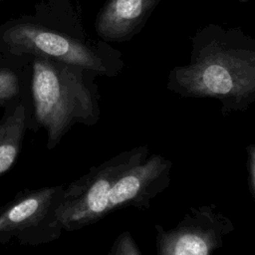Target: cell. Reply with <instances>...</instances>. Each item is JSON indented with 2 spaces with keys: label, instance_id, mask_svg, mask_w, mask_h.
Returning <instances> with one entry per match:
<instances>
[{
  "label": "cell",
  "instance_id": "obj_3",
  "mask_svg": "<svg viewBox=\"0 0 255 255\" xmlns=\"http://www.w3.org/2000/svg\"><path fill=\"white\" fill-rule=\"evenodd\" d=\"M147 156L146 145L125 150L93 166L86 174L66 186L58 210L63 230L75 231L107 216L108 200L116 182Z\"/></svg>",
  "mask_w": 255,
  "mask_h": 255
},
{
  "label": "cell",
  "instance_id": "obj_8",
  "mask_svg": "<svg viewBox=\"0 0 255 255\" xmlns=\"http://www.w3.org/2000/svg\"><path fill=\"white\" fill-rule=\"evenodd\" d=\"M159 0H110L98 15L96 30L108 41L129 39Z\"/></svg>",
  "mask_w": 255,
  "mask_h": 255
},
{
  "label": "cell",
  "instance_id": "obj_9",
  "mask_svg": "<svg viewBox=\"0 0 255 255\" xmlns=\"http://www.w3.org/2000/svg\"><path fill=\"white\" fill-rule=\"evenodd\" d=\"M4 109L0 119V177L15 164L31 124L27 105L22 99Z\"/></svg>",
  "mask_w": 255,
  "mask_h": 255
},
{
  "label": "cell",
  "instance_id": "obj_6",
  "mask_svg": "<svg viewBox=\"0 0 255 255\" xmlns=\"http://www.w3.org/2000/svg\"><path fill=\"white\" fill-rule=\"evenodd\" d=\"M233 229L214 204L191 208L170 230L155 225L157 255H211Z\"/></svg>",
  "mask_w": 255,
  "mask_h": 255
},
{
  "label": "cell",
  "instance_id": "obj_5",
  "mask_svg": "<svg viewBox=\"0 0 255 255\" xmlns=\"http://www.w3.org/2000/svg\"><path fill=\"white\" fill-rule=\"evenodd\" d=\"M0 53L5 56H34L106 73L102 58L81 42L39 24L11 20L0 26Z\"/></svg>",
  "mask_w": 255,
  "mask_h": 255
},
{
  "label": "cell",
  "instance_id": "obj_1",
  "mask_svg": "<svg viewBox=\"0 0 255 255\" xmlns=\"http://www.w3.org/2000/svg\"><path fill=\"white\" fill-rule=\"evenodd\" d=\"M72 66L44 57H35L33 61L31 93L35 129H45L50 150L73 126H93L100 118L96 96Z\"/></svg>",
  "mask_w": 255,
  "mask_h": 255
},
{
  "label": "cell",
  "instance_id": "obj_12",
  "mask_svg": "<svg viewBox=\"0 0 255 255\" xmlns=\"http://www.w3.org/2000/svg\"><path fill=\"white\" fill-rule=\"evenodd\" d=\"M247 151V175L248 186L252 197H255V145L249 144Z\"/></svg>",
  "mask_w": 255,
  "mask_h": 255
},
{
  "label": "cell",
  "instance_id": "obj_10",
  "mask_svg": "<svg viewBox=\"0 0 255 255\" xmlns=\"http://www.w3.org/2000/svg\"><path fill=\"white\" fill-rule=\"evenodd\" d=\"M21 80L19 74L8 66L0 65V108L20 100Z\"/></svg>",
  "mask_w": 255,
  "mask_h": 255
},
{
  "label": "cell",
  "instance_id": "obj_2",
  "mask_svg": "<svg viewBox=\"0 0 255 255\" xmlns=\"http://www.w3.org/2000/svg\"><path fill=\"white\" fill-rule=\"evenodd\" d=\"M168 89L183 97L217 99L224 114L244 111L255 99L254 53L212 45L188 66L175 68Z\"/></svg>",
  "mask_w": 255,
  "mask_h": 255
},
{
  "label": "cell",
  "instance_id": "obj_7",
  "mask_svg": "<svg viewBox=\"0 0 255 255\" xmlns=\"http://www.w3.org/2000/svg\"><path fill=\"white\" fill-rule=\"evenodd\" d=\"M171 167L169 159L153 153L129 168L114 185L106 214L129 206L148 208L152 199L167 188Z\"/></svg>",
  "mask_w": 255,
  "mask_h": 255
},
{
  "label": "cell",
  "instance_id": "obj_4",
  "mask_svg": "<svg viewBox=\"0 0 255 255\" xmlns=\"http://www.w3.org/2000/svg\"><path fill=\"white\" fill-rule=\"evenodd\" d=\"M65 186L26 189L0 208V245L16 241L37 246L57 240L63 231L58 217Z\"/></svg>",
  "mask_w": 255,
  "mask_h": 255
},
{
  "label": "cell",
  "instance_id": "obj_11",
  "mask_svg": "<svg viewBox=\"0 0 255 255\" xmlns=\"http://www.w3.org/2000/svg\"><path fill=\"white\" fill-rule=\"evenodd\" d=\"M108 255H141L128 231L121 233L114 241Z\"/></svg>",
  "mask_w": 255,
  "mask_h": 255
}]
</instances>
